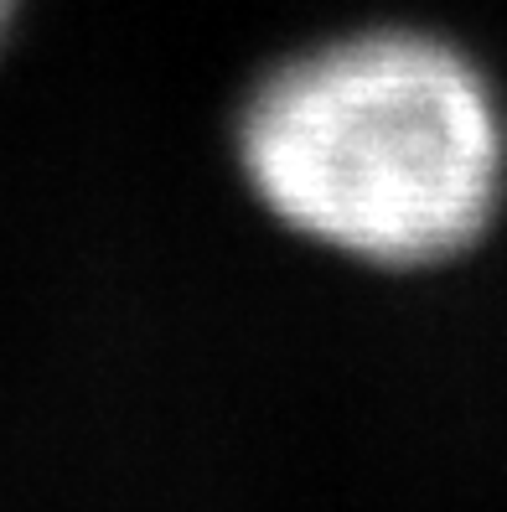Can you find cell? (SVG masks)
<instances>
[{"label":"cell","instance_id":"1","mask_svg":"<svg viewBox=\"0 0 507 512\" xmlns=\"http://www.w3.org/2000/svg\"><path fill=\"white\" fill-rule=\"evenodd\" d=\"M238 161L311 244L435 269L502 213L507 109L456 42L383 26L280 63L238 114Z\"/></svg>","mask_w":507,"mask_h":512},{"label":"cell","instance_id":"2","mask_svg":"<svg viewBox=\"0 0 507 512\" xmlns=\"http://www.w3.org/2000/svg\"><path fill=\"white\" fill-rule=\"evenodd\" d=\"M16 6H21V0H0V42H6L11 21H16Z\"/></svg>","mask_w":507,"mask_h":512}]
</instances>
